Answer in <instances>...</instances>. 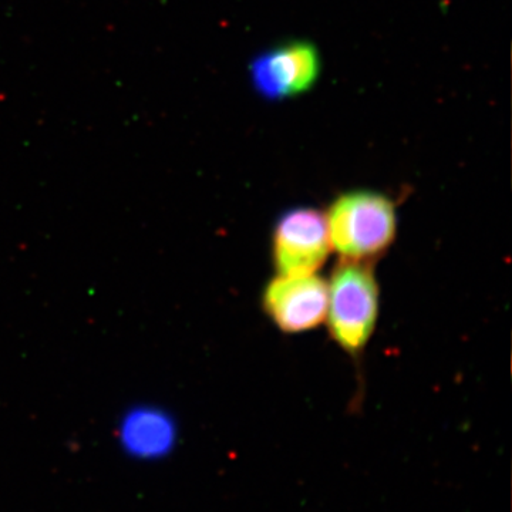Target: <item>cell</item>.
Returning a JSON list of instances; mask_svg holds the SVG:
<instances>
[{"mask_svg": "<svg viewBox=\"0 0 512 512\" xmlns=\"http://www.w3.org/2000/svg\"><path fill=\"white\" fill-rule=\"evenodd\" d=\"M325 215L330 245L345 261L375 262L396 239V204L382 192L340 194Z\"/></svg>", "mask_w": 512, "mask_h": 512, "instance_id": "obj_1", "label": "cell"}, {"mask_svg": "<svg viewBox=\"0 0 512 512\" xmlns=\"http://www.w3.org/2000/svg\"><path fill=\"white\" fill-rule=\"evenodd\" d=\"M320 72L315 46L292 42L275 47L251 63V79L256 92L266 99L282 100L311 89Z\"/></svg>", "mask_w": 512, "mask_h": 512, "instance_id": "obj_5", "label": "cell"}, {"mask_svg": "<svg viewBox=\"0 0 512 512\" xmlns=\"http://www.w3.org/2000/svg\"><path fill=\"white\" fill-rule=\"evenodd\" d=\"M262 308L282 332L318 328L328 312V284L315 274L278 275L265 286Z\"/></svg>", "mask_w": 512, "mask_h": 512, "instance_id": "obj_4", "label": "cell"}, {"mask_svg": "<svg viewBox=\"0 0 512 512\" xmlns=\"http://www.w3.org/2000/svg\"><path fill=\"white\" fill-rule=\"evenodd\" d=\"M116 431L121 448L128 456L141 460L168 456L178 440L174 414L157 403L128 406L120 414Z\"/></svg>", "mask_w": 512, "mask_h": 512, "instance_id": "obj_6", "label": "cell"}, {"mask_svg": "<svg viewBox=\"0 0 512 512\" xmlns=\"http://www.w3.org/2000/svg\"><path fill=\"white\" fill-rule=\"evenodd\" d=\"M326 215L312 207L286 211L276 221L272 234V262L282 276L313 275L330 254Z\"/></svg>", "mask_w": 512, "mask_h": 512, "instance_id": "obj_3", "label": "cell"}, {"mask_svg": "<svg viewBox=\"0 0 512 512\" xmlns=\"http://www.w3.org/2000/svg\"><path fill=\"white\" fill-rule=\"evenodd\" d=\"M379 284L372 262L342 261L328 284L329 333L343 352L357 356L372 338L379 318Z\"/></svg>", "mask_w": 512, "mask_h": 512, "instance_id": "obj_2", "label": "cell"}]
</instances>
